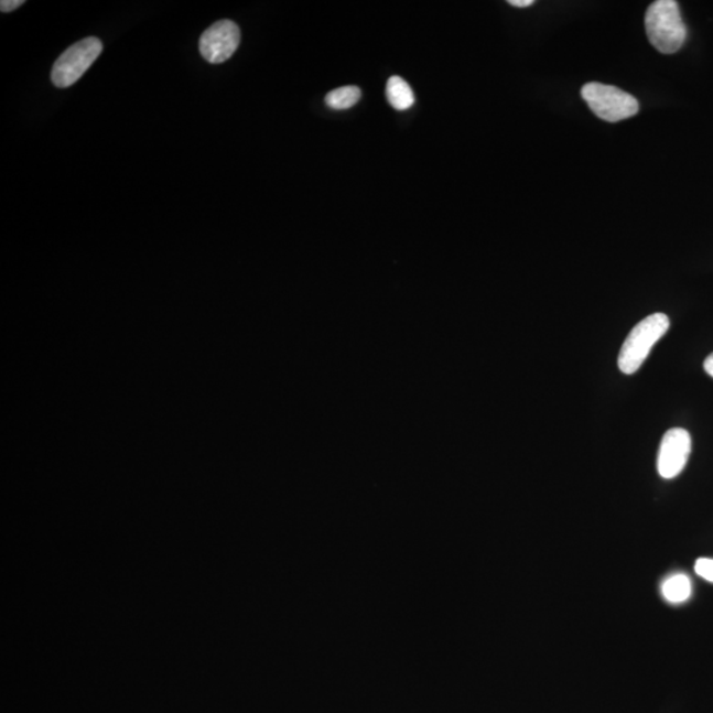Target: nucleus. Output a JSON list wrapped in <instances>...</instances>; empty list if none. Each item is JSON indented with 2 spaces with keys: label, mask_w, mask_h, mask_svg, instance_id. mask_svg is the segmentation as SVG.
Listing matches in <instances>:
<instances>
[{
  "label": "nucleus",
  "mask_w": 713,
  "mask_h": 713,
  "mask_svg": "<svg viewBox=\"0 0 713 713\" xmlns=\"http://www.w3.org/2000/svg\"><path fill=\"white\" fill-rule=\"evenodd\" d=\"M662 593L670 603H683L691 596V582L685 575H674L666 580Z\"/></svg>",
  "instance_id": "obj_9"
},
{
  "label": "nucleus",
  "mask_w": 713,
  "mask_h": 713,
  "mask_svg": "<svg viewBox=\"0 0 713 713\" xmlns=\"http://www.w3.org/2000/svg\"><path fill=\"white\" fill-rule=\"evenodd\" d=\"M23 4V0H2V2H0V10L3 12H12Z\"/></svg>",
  "instance_id": "obj_11"
},
{
  "label": "nucleus",
  "mask_w": 713,
  "mask_h": 713,
  "mask_svg": "<svg viewBox=\"0 0 713 713\" xmlns=\"http://www.w3.org/2000/svg\"><path fill=\"white\" fill-rule=\"evenodd\" d=\"M695 572L699 576L713 583V559L701 558L695 563Z\"/></svg>",
  "instance_id": "obj_10"
},
{
  "label": "nucleus",
  "mask_w": 713,
  "mask_h": 713,
  "mask_svg": "<svg viewBox=\"0 0 713 713\" xmlns=\"http://www.w3.org/2000/svg\"><path fill=\"white\" fill-rule=\"evenodd\" d=\"M241 43V31L231 20H219L199 39V53L210 64H223L235 55Z\"/></svg>",
  "instance_id": "obj_5"
},
{
  "label": "nucleus",
  "mask_w": 713,
  "mask_h": 713,
  "mask_svg": "<svg viewBox=\"0 0 713 713\" xmlns=\"http://www.w3.org/2000/svg\"><path fill=\"white\" fill-rule=\"evenodd\" d=\"M361 99V90L357 86H344L328 93L325 97L326 106L333 110H348Z\"/></svg>",
  "instance_id": "obj_8"
},
{
  "label": "nucleus",
  "mask_w": 713,
  "mask_h": 713,
  "mask_svg": "<svg viewBox=\"0 0 713 713\" xmlns=\"http://www.w3.org/2000/svg\"><path fill=\"white\" fill-rule=\"evenodd\" d=\"M669 328L670 318L665 313H652L639 322L626 337L619 350L618 369L626 376L635 375Z\"/></svg>",
  "instance_id": "obj_2"
},
{
  "label": "nucleus",
  "mask_w": 713,
  "mask_h": 713,
  "mask_svg": "<svg viewBox=\"0 0 713 713\" xmlns=\"http://www.w3.org/2000/svg\"><path fill=\"white\" fill-rule=\"evenodd\" d=\"M582 97L591 110L606 122H619L635 117L639 110L638 101L616 86L590 83L583 86Z\"/></svg>",
  "instance_id": "obj_3"
},
{
  "label": "nucleus",
  "mask_w": 713,
  "mask_h": 713,
  "mask_svg": "<svg viewBox=\"0 0 713 713\" xmlns=\"http://www.w3.org/2000/svg\"><path fill=\"white\" fill-rule=\"evenodd\" d=\"M104 45L97 37H86L69 46L53 65L51 78L58 89L75 85L101 55Z\"/></svg>",
  "instance_id": "obj_4"
},
{
  "label": "nucleus",
  "mask_w": 713,
  "mask_h": 713,
  "mask_svg": "<svg viewBox=\"0 0 713 713\" xmlns=\"http://www.w3.org/2000/svg\"><path fill=\"white\" fill-rule=\"evenodd\" d=\"M704 370L713 378V353L704 361Z\"/></svg>",
  "instance_id": "obj_13"
},
{
  "label": "nucleus",
  "mask_w": 713,
  "mask_h": 713,
  "mask_svg": "<svg viewBox=\"0 0 713 713\" xmlns=\"http://www.w3.org/2000/svg\"><path fill=\"white\" fill-rule=\"evenodd\" d=\"M386 97L392 108L398 111L409 110L415 102L414 91L403 78L398 76L390 77L386 85Z\"/></svg>",
  "instance_id": "obj_7"
},
{
  "label": "nucleus",
  "mask_w": 713,
  "mask_h": 713,
  "mask_svg": "<svg viewBox=\"0 0 713 713\" xmlns=\"http://www.w3.org/2000/svg\"><path fill=\"white\" fill-rule=\"evenodd\" d=\"M509 4L519 7V9H525V7L534 4V0H509Z\"/></svg>",
  "instance_id": "obj_12"
},
{
  "label": "nucleus",
  "mask_w": 713,
  "mask_h": 713,
  "mask_svg": "<svg viewBox=\"0 0 713 713\" xmlns=\"http://www.w3.org/2000/svg\"><path fill=\"white\" fill-rule=\"evenodd\" d=\"M645 26L651 45L665 55L681 50L688 36L681 10L674 0L651 3L646 12Z\"/></svg>",
  "instance_id": "obj_1"
},
{
  "label": "nucleus",
  "mask_w": 713,
  "mask_h": 713,
  "mask_svg": "<svg viewBox=\"0 0 713 713\" xmlns=\"http://www.w3.org/2000/svg\"><path fill=\"white\" fill-rule=\"evenodd\" d=\"M691 435L683 429H671L665 433L658 452V472L666 479L681 475L691 453Z\"/></svg>",
  "instance_id": "obj_6"
}]
</instances>
